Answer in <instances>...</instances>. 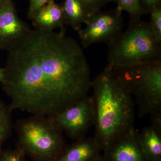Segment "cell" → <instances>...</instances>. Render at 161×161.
<instances>
[{
  "label": "cell",
  "instance_id": "23",
  "mask_svg": "<svg viewBox=\"0 0 161 161\" xmlns=\"http://www.w3.org/2000/svg\"><path fill=\"white\" fill-rule=\"evenodd\" d=\"M91 161H108L106 159L103 157L101 156L100 155L95 157V158L93 159Z\"/></svg>",
  "mask_w": 161,
  "mask_h": 161
},
{
  "label": "cell",
  "instance_id": "15",
  "mask_svg": "<svg viewBox=\"0 0 161 161\" xmlns=\"http://www.w3.org/2000/svg\"><path fill=\"white\" fill-rule=\"evenodd\" d=\"M117 3V9L127 12L130 15V21L140 19L141 17L148 14L139 0H115Z\"/></svg>",
  "mask_w": 161,
  "mask_h": 161
},
{
  "label": "cell",
  "instance_id": "3",
  "mask_svg": "<svg viewBox=\"0 0 161 161\" xmlns=\"http://www.w3.org/2000/svg\"><path fill=\"white\" fill-rule=\"evenodd\" d=\"M107 69L161 60V43L156 40L149 22L130 21L128 28L108 44Z\"/></svg>",
  "mask_w": 161,
  "mask_h": 161
},
{
  "label": "cell",
  "instance_id": "4",
  "mask_svg": "<svg viewBox=\"0 0 161 161\" xmlns=\"http://www.w3.org/2000/svg\"><path fill=\"white\" fill-rule=\"evenodd\" d=\"M18 147L35 161H56L65 147L62 132L48 117L33 115L17 121Z\"/></svg>",
  "mask_w": 161,
  "mask_h": 161
},
{
  "label": "cell",
  "instance_id": "22",
  "mask_svg": "<svg viewBox=\"0 0 161 161\" xmlns=\"http://www.w3.org/2000/svg\"><path fill=\"white\" fill-rule=\"evenodd\" d=\"M6 80V73L5 68H0V82L2 84L4 83Z\"/></svg>",
  "mask_w": 161,
  "mask_h": 161
},
{
  "label": "cell",
  "instance_id": "21",
  "mask_svg": "<svg viewBox=\"0 0 161 161\" xmlns=\"http://www.w3.org/2000/svg\"><path fill=\"white\" fill-rule=\"evenodd\" d=\"M142 6L148 13L153 8L161 6V0H139Z\"/></svg>",
  "mask_w": 161,
  "mask_h": 161
},
{
  "label": "cell",
  "instance_id": "5",
  "mask_svg": "<svg viewBox=\"0 0 161 161\" xmlns=\"http://www.w3.org/2000/svg\"><path fill=\"white\" fill-rule=\"evenodd\" d=\"M110 69L134 97L138 117L161 108V60Z\"/></svg>",
  "mask_w": 161,
  "mask_h": 161
},
{
  "label": "cell",
  "instance_id": "11",
  "mask_svg": "<svg viewBox=\"0 0 161 161\" xmlns=\"http://www.w3.org/2000/svg\"><path fill=\"white\" fill-rule=\"evenodd\" d=\"M101 150L94 136L85 137L65 147L56 161H91L99 155Z\"/></svg>",
  "mask_w": 161,
  "mask_h": 161
},
{
  "label": "cell",
  "instance_id": "14",
  "mask_svg": "<svg viewBox=\"0 0 161 161\" xmlns=\"http://www.w3.org/2000/svg\"><path fill=\"white\" fill-rule=\"evenodd\" d=\"M12 111L0 98V152L4 142L11 135L14 125L12 119Z\"/></svg>",
  "mask_w": 161,
  "mask_h": 161
},
{
  "label": "cell",
  "instance_id": "20",
  "mask_svg": "<svg viewBox=\"0 0 161 161\" xmlns=\"http://www.w3.org/2000/svg\"><path fill=\"white\" fill-rule=\"evenodd\" d=\"M150 115L152 122L151 126L161 133V108L154 110Z\"/></svg>",
  "mask_w": 161,
  "mask_h": 161
},
{
  "label": "cell",
  "instance_id": "12",
  "mask_svg": "<svg viewBox=\"0 0 161 161\" xmlns=\"http://www.w3.org/2000/svg\"><path fill=\"white\" fill-rule=\"evenodd\" d=\"M137 135L147 161H161V133L150 126Z\"/></svg>",
  "mask_w": 161,
  "mask_h": 161
},
{
  "label": "cell",
  "instance_id": "19",
  "mask_svg": "<svg viewBox=\"0 0 161 161\" xmlns=\"http://www.w3.org/2000/svg\"><path fill=\"white\" fill-rule=\"evenodd\" d=\"M29 5L27 12V17L31 19L36 13L42 6L48 3L50 0H28Z\"/></svg>",
  "mask_w": 161,
  "mask_h": 161
},
{
  "label": "cell",
  "instance_id": "17",
  "mask_svg": "<svg viewBox=\"0 0 161 161\" xmlns=\"http://www.w3.org/2000/svg\"><path fill=\"white\" fill-rule=\"evenodd\" d=\"M87 12L89 17L101 11L103 8L110 2L115 0H80Z\"/></svg>",
  "mask_w": 161,
  "mask_h": 161
},
{
  "label": "cell",
  "instance_id": "9",
  "mask_svg": "<svg viewBox=\"0 0 161 161\" xmlns=\"http://www.w3.org/2000/svg\"><path fill=\"white\" fill-rule=\"evenodd\" d=\"M104 152L108 161H147L134 129L114 141Z\"/></svg>",
  "mask_w": 161,
  "mask_h": 161
},
{
  "label": "cell",
  "instance_id": "18",
  "mask_svg": "<svg viewBox=\"0 0 161 161\" xmlns=\"http://www.w3.org/2000/svg\"><path fill=\"white\" fill-rule=\"evenodd\" d=\"M25 154L17 147L16 150H2L0 152V161H26Z\"/></svg>",
  "mask_w": 161,
  "mask_h": 161
},
{
  "label": "cell",
  "instance_id": "7",
  "mask_svg": "<svg viewBox=\"0 0 161 161\" xmlns=\"http://www.w3.org/2000/svg\"><path fill=\"white\" fill-rule=\"evenodd\" d=\"M122 11L114 10L98 12L88 18L86 26L78 31L83 48L94 43L104 42L108 45L123 31Z\"/></svg>",
  "mask_w": 161,
  "mask_h": 161
},
{
  "label": "cell",
  "instance_id": "10",
  "mask_svg": "<svg viewBox=\"0 0 161 161\" xmlns=\"http://www.w3.org/2000/svg\"><path fill=\"white\" fill-rule=\"evenodd\" d=\"M31 20L35 29L51 31L60 28L61 31H65L66 23L63 9L54 0H50L40 8Z\"/></svg>",
  "mask_w": 161,
  "mask_h": 161
},
{
  "label": "cell",
  "instance_id": "16",
  "mask_svg": "<svg viewBox=\"0 0 161 161\" xmlns=\"http://www.w3.org/2000/svg\"><path fill=\"white\" fill-rule=\"evenodd\" d=\"M149 13L150 29L156 40L161 43V6L153 8Z\"/></svg>",
  "mask_w": 161,
  "mask_h": 161
},
{
  "label": "cell",
  "instance_id": "8",
  "mask_svg": "<svg viewBox=\"0 0 161 161\" xmlns=\"http://www.w3.org/2000/svg\"><path fill=\"white\" fill-rule=\"evenodd\" d=\"M31 30L19 17L12 0H0V49L8 51Z\"/></svg>",
  "mask_w": 161,
  "mask_h": 161
},
{
  "label": "cell",
  "instance_id": "13",
  "mask_svg": "<svg viewBox=\"0 0 161 161\" xmlns=\"http://www.w3.org/2000/svg\"><path fill=\"white\" fill-rule=\"evenodd\" d=\"M65 18L66 25L78 31L89 18L85 7L80 0H64L60 4Z\"/></svg>",
  "mask_w": 161,
  "mask_h": 161
},
{
  "label": "cell",
  "instance_id": "1",
  "mask_svg": "<svg viewBox=\"0 0 161 161\" xmlns=\"http://www.w3.org/2000/svg\"><path fill=\"white\" fill-rule=\"evenodd\" d=\"M65 33L31 30L8 51L3 85L12 111L51 117L88 96L89 65Z\"/></svg>",
  "mask_w": 161,
  "mask_h": 161
},
{
  "label": "cell",
  "instance_id": "2",
  "mask_svg": "<svg viewBox=\"0 0 161 161\" xmlns=\"http://www.w3.org/2000/svg\"><path fill=\"white\" fill-rule=\"evenodd\" d=\"M95 111V137L104 151L134 129V101L112 69L105 68L92 82Z\"/></svg>",
  "mask_w": 161,
  "mask_h": 161
},
{
  "label": "cell",
  "instance_id": "6",
  "mask_svg": "<svg viewBox=\"0 0 161 161\" xmlns=\"http://www.w3.org/2000/svg\"><path fill=\"white\" fill-rule=\"evenodd\" d=\"M55 126L70 138L78 141L84 138L95 123L93 97L88 95L54 115L48 117Z\"/></svg>",
  "mask_w": 161,
  "mask_h": 161
}]
</instances>
